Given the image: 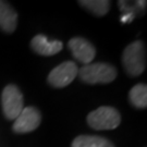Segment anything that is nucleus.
Returning <instances> with one entry per match:
<instances>
[{"instance_id":"1","label":"nucleus","mask_w":147,"mask_h":147,"mask_svg":"<svg viewBox=\"0 0 147 147\" xmlns=\"http://www.w3.org/2000/svg\"><path fill=\"white\" fill-rule=\"evenodd\" d=\"M122 65L127 75L140 76L146 68V49L142 40L131 42L122 53Z\"/></svg>"},{"instance_id":"2","label":"nucleus","mask_w":147,"mask_h":147,"mask_svg":"<svg viewBox=\"0 0 147 147\" xmlns=\"http://www.w3.org/2000/svg\"><path fill=\"white\" fill-rule=\"evenodd\" d=\"M78 76L85 84H108L116 80L117 69L110 63H89L79 69Z\"/></svg>"},{"instance_id":"3","label":"nucleus","mask_w":147,"mask_h":147,"mask_svg":"<svg viewBox=\"0 0 147 147\" xmlns=\"http://www.w3.org/2000/svg\"><path fill=\"white\" fill-rule=\"evenodd\" d=\"M121 123L119 111L113 107L102 106L90 111L87 116V124L97 131L115 130Z\"/></svg>"},{"instance_id":"4","label":"nucleus","mask_w":147,"mask_h":147,"mask_svg":"<svg viewBox=\"0 0 147 147\" xmlns=\"http://www.w3.org/2000/svg\"><path fill=\"white\" fill-rule=\"evenodd\" d=\"M1 108L8 120H16L24 108L23 95L14 84L7 85L1 93Z\"/></svg>"},{"instance_id":"5","label":"nucleus","mask_w":147,"mask_h":147,"mask_svg":"<svg viewBox=\"0 0 147 147\" xmlns=\"http://www.w3.org/2000/svg\"><path fill=\"white\" fill-rule=\"evenodd\" d=\"M79 68L73 61H64L53 68L48 74L47 82L56 88H62L70 85L78 76Z\"/></svg>"},{"instance_id":"6","label":"nucleus","mask_w":147,"mask_h":147,"mask_svg":"<svg viewBox=\"0 0 147 147\" xmlns=\"http://www.w3.org/2000/svg\"><path fill=\"white\" fill-rule=\"evenodd\" d=\"M42 122V115L35 107L23 108L22 112L14 120L12 125L13 131L18 134H24L36 130Z\"/></svg>"},{"instance_id":"7","label":"nucleus","mask_w":147,"mask_h":147,"mask_svg":"<svg viewBox=\"0 0 147 147\" xmlns=\"http://www.w3.org/2000/svg\"><path fill=\"white\" fill-rule=\"evenodd\" d=\"M68 47L73 57L84 65L92 63L96 56V48L84 37H73L68 42Z\"/></svg>"},{"instance_id":"8","label":"nucleus","mask_w":147,"mask_h":147,"mask_svg":"<svg viewBox=\"0 0 147 147\" xmlns=\"http://www.w3.org/2000/svg\"><path fill=\"white\" fill-rule=\"evenodd\" d=\"M31 47L37 55L49 57L60 53L63 48V44L60 40L50 42L45 35L38 34L33 37V39L31 40Z\"/></svg>"},{"instance_id":"9","label":"nucleus","mask_w":147,"mask_h":147,"mask_svg":"<svg viewBox=\"0 0 147 147\" xmlns=\"http://www.w3.org/2000/svg\"><path fill=\"white\" fill-rule=\"evenodd\" d=\"M18 25V13L7 1L0 0V30L7 34H12Z\"/></svg>"},{"instance_id":"10","label":"nucleus","mask_w":147,"mask_h":147,"mask_svg":"<svg viewBox=\"0 0 147 147\" xmlns=\"http://www.w3.org/2000/svg\"><path fill=\"white\" fill-rule=\"evenodd\" d=\"M71 147H115L105 137L97 135H79L73 140Z\"/></svg>"},{"instance_id":"11","label":"nucleus","mask_w":147,"mask_h":147,"mask_svg":"<svg viewBox=\"0 0 147 147\" xmlns=\"http://www.w3.org/2000/svg\"><path fill=\"white\" fill-rule=\"evenodd\" d=\"M79 5L96 16H104L110 9V1L107 0H83L79 1Z\"/></svg>"},{"instance_id":"12","label":"nucleus","mask_w":147,"mask_h":147,"mask_svg":"<svg viewBox=\"0 0 147 147\" xmlns=\"http://www.w3.org/2000/svg\"><path fill=\"white\" fill-rule=\"evenodd\" d=\"M129 98L132 106L144 109L147 107V86L145 84H136L129 93Z\"/></svg>"},{"instance_id":"13","label":"nucleus","mask_w":147,"mask_h":147,"mask_svg":"<svg viewBox=\"0 0 147 147\" xmlns=\"http://www.w3.org/2000/svg\"><path fill=\"white\" fill-rule=\"evenodd\" d=\"M119 7L123 14H131L135 18L136 13L144 14L143 11L146 8V1H134L132 5H129L127 1H119Z\"/></svg>"},{"instance_id":"14","label":"nucleus","mask_w":147,"mask_h":147,"mask_svg":"<svg viewBox=\"0 0 147 147\" xmlns=\"http://www.w3.org/2000/svg\"><path fill=\"white\" fill-rule=\"evenodd\" d=\"M133 19H134V16H131V14H122L121 22H122V23H130Z\"/></svg>"}]
</instances>
